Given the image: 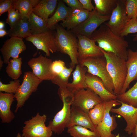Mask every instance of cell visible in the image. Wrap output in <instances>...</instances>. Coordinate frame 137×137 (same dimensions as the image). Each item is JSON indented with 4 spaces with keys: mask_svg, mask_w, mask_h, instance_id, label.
I'll return each mask as SVG.
<instances>
[{
    "mask_svg": "<svg viewBox=\"0 0 137 137\" xmlns=\"http://www.w3.org/2000/svg\"><path fill=\"white\" fill-rule=\"evenodd\" d=\"M136 20H137V18H136Z\"/></svg>",
    "mask_w": 137,
    "mask_h": 137,
    "instance_id": "cell-50",
    "label": "cell"
},
{
    "mask_svg": "<svg viewBox=\"0 0 137 137\" xmlns=\"http://www.w3.org/2000/svg\"><path fill=\"white\" fill-rule=\"evenodd\" d=\"M110 17L109 16L100 15L95 9L91 12L90 15L86 19L70 31L75 35H81L90 38L97 28L108 21Z\"/></svg>",
    "mask_w": 137,
    "mask_h": 137,
    "instance_id": "cell-9",
    "label": "cell"
},
{
    "mask_svg": "<svg viewBox=\"0 0 137 137\" xmlns=\"http://www.w3.org/2000/svg\"><path fill=\"white\" fill-rule=\"evenodd\" d=\"M57 0H41L33 8L32 12L47 22L49 17L55 11Z\"/></svg>",
    "mask_w": 137,
    "mask_h": 137,
    "instance_id": "cell-24",
    "label": "cell"
},
{
    "mask_svg": "<svg viewBox=\"0 0 137 137\" xmlns=\"http://www.w3.org/2000/svg\"><path fill=\"white\" fill-rule=\"evenodd\" d=\"M67 128V132L72 137H100L96 131H92L81 126L74 125Z\"/></svg>",
    "mask_w": 137,
    "mask_h": 137,
    "instance_id": "cell-32",
    "label": "cell"
},
{
    "mask_svg": "<svg viewBox=\"0 0 137 137\" xmlns=\"http://www.w3.org/2000/svg\"><path fill=\"white\" fill-rule=\"evenodd\" d=\"M21 18L19 11L12 8L8 11V16L6 22L12 27Z\"/></svg>",
    "mask_w": 137,
    "mask_h": 137,
    "instance_id": "cell-37",
    "label": "cell"
},
{
    "mask_svg": "<svg viewBox=\"0 0 137 137\" xmlns=\"http://www.w3.org/2000/svg\"><path fill=\"white\" fill-rule=\"evenodd\" d=\"M16 137H22L21 134L19 133H18Z\"/></svg>",
    "mask_w": 137,
    "mask_h": 137,
    "instance_id": "cell-47",
    "label": "cell"
},
{
    "mask_svg": "<svg viewBox=\"0 0 137 137\" xmlns=\"http://www.w3.org/2000/svg\"><path fill=\"white\" fill-rule=\"evenodd\" d=\"M73 97L63 96L60 98L63 102L62 109L58 111L50 121L48 126L53 132L58 135L60 134L67 126L71 116V108Z\"/></svg>",
    "mask_w": 137,
    "mask_h": 137,
    "instance_id": "cell-8",
    "label": "cell"
},
{
    "mask_svg": "<svg viewBox=\"0 0 137 137\" xmlns=\"http://www.w3.org/2000/svg\"><path fill=\"white\" fill-rule=\"evenodd\" d=\"M104 102L96 105L88 112V115L93 124L96 126L102 120L105 113Z\"/></svg>",
    "mask_w": 137,
    "mask_h": 137,
    "instance_id": "cell-33",
    "label": "cell"
},
{
    "mask_svg": "<svg viewBox=\"0 0 137 137\" xmlns=\"http://www.w3.org/2000/svg\"><path fill=\"white\" fill-rule=\"evenodd\" d=\"M4 27V24L3 22L1 21L0 22V30L3 29Z\"/></svg>",
    "mask_w": 137,
    "mask_h": 137,
    "instance_id": "cell-44",
    "label": "cell"
},
{
    "mask_svg": "<svg viewBox=\"0 0 137 137\" xmlns=\"http://www.w3.org/2000/svg\"><path fill=\"white\" fill-rule=\"evenodd\" d=\"M8 35V33L4 29L0 30V37H3L5 35Z\"/></svg>",
    "mask_w": 137,
    "mask_h": 137,
    "instance_id": "cell-42",
    "label": "cell"
},
{
    "mask_svg": "<svg viewBox=\"0 0 137 137\" xmlns=\"http://www.w3.org/2000/svg\"><path fill=\"white\" fill-rule=\"evenodd\" d=\"M8 35L10 37H17L26 38L31 35L28 18H21L8 31Z\"/></svg>",
    "mask_w": 137,
    "mask_h": 137,
    "instance_id": "cell-25",
    "label": "cell"
},
{
    "mask_svg": "<svg viewBox=\"0 0 137 137\" xmlns=\"http://www.w3.org/2000/svg\"><path fill=\"white\" fill-rule=\"evenodd\" d=\"M133 137L132 136H131V137Z\"/></svg>",
    "mask_w": 137,
    "mask_h": 137,
    "instance_id": "cell-49",
    "label": "cell"
},
{
    "mask_svg": "<svg viewBox=\"0 0 137 137\" xmlns=\"http://www.w3.org/2000/svg\"><path fill=\"white\" fill-rule=\"evenodd\" d=\"M102 102L97 94L87 87L77 91L73 93L71 105L88 113L95 106Z\"/></svg>",
    "mask_w": 137,
    "mask_h": 137,
    "instance_id": "cell-7",
    "label": "cell"
},
{
    "mask_svg": "<svg viewBox=\"0 0 137 137\" xmlns=\"http://www.w3.org/2000/svg\"><path fill=\"white\" fill-rule=\"evenodd\" d=\"M40 0H13V8L18 10L21 18H28L32 12L33 8Z\"/></svg>",
    "mask_w": 137,
    "mask_h": 137,
    "instance_id": "cell-26",
    "label": "cell"
},
{
    "mask_svg": "<svg viewBox=\"0 0 137 137\" xmlns=\"http://www.w3.org/2000/svg\"><path fill=\"white\" fill-rule=\"evenodd\" d=\"M42 81L36 77L32 72L28 71L24 73L22 83L14 95V98L17 102L15 112H17L18 109L24 106L32 93L36 91Z\"/></svg>",
    "mask_w": 137,
    "mask_h": 137,
    "instance_id": "cell-5",
    "label": "cell"
},
{
    "mask_svg": "<svg viewBox=\"0 0 137 137\" xmlns=\"http://www.w3.org/2000/svg\"><path fill=\"white\" fill-rule=\"evenodd\" d=\"M46 119V115H41L37 113L35 116L25 121L22 137H51L53 131L49 127L45 125Z\"/></svg>",
    "mask_w": 137,
    "mask_h": 137,
    "instance_id": "cell-6",
    "label": "cell"
},
{
    "mask_svg": "<svg viewBox=\"0 0 137 137\" xmlns=\"http://www.w3.org/2000/svg\"><path fill=\"white\" fill-rule=\"evenodd\" d=\"M86 83L87 87L97 94L102 102L116 100V95L111 93L106 89L102 80L99 77L87 72Z\"/></svg>",
    "mask_w": 137,
    "mask_h": 137,
    "instance_id": "cell-17",
    "label": "cell"
},
{
    "mask_svg": "<svg viewBox=\"0 0 137 137\" xmlns=\"http://www.w3.org/2000/svg\"><path fill=\"white\" fill-rule=\"evenodd\" d=\"M114 137H120V136L119 134H117V135H116Z\"/></svg>",
    "mask_w": 137,
    "mask_h": 137,
    "instance_id": "cell-48",
    "label": "cell"
},
{
    "mask_svg": "<svg viewBox=\"0 0 137 137\" xmlns=\"http://www.w3.org/2000/svg\"><path fill=\"white\" fill-rule=\"evenodd\" d=\"M14 98L13 94L0 92V118L2 123H9L14 118V115L10 110Z\"/></svg>",
    "mask_w": 137,
    "mask_h": 137,
    "instance_id": "cell-20",
    "label": "cell"
},
{
    "mask_svg": "<svg viewBox=\"0 0 137 137\" xmlns=\"http://www.w3.org/2000/svg\"><path fill=\"white\" fill-rule=\"evenodd\" d=\"M20 85V80L18 79L10 81L9 84H7L3 83L0 81V92L15 94Z\"/></svg>",
    "mask_w": 137,
    "mask_h": 137,
    "instance_id": "cell-35",
    "label": "cell"
},
{
    "mask_svg": "<svg viewBox=\"0 0 137 137\" xmlns=\"http://www.w3.org/2000/svg\"><path fill=\"white\" fill-rule=\"evenodd\" d=\"M13 0H1L0 1V16L5 12H8L13 8Z\"/></svg>",
    "mask_w": 137,
    "mask_h": 137,
    "instance_id": "cell-39",
    "label": "cell"
},
{
    "mask_svg": "<svg viewBox=\"0 0 137 137\" xmlns=\"http://www.w3.org/2000/svg\"><path fill=\"white\" fill-rule=\"evenodd\" d=\"M65 66V62L62 60H58L53 61L51 70L54 76L59 74Z\"/></svg>",
    "mask_w": 137,
    "mask_h": 137,
    "instance_id": "cell-38",
    "label": "cell"
},
{
    "mask_svg": "<svg viewBox=\"0 0 137 137\" xmlns=\"http://www.w3.org/2000/svg\"><path fill=\"white\" fill-rule=\"evenodd\" d=\"M137 32V20L130 19L121 31L120 35L124 37L131 33Z\"/></svg>",
    "mask_w": 137,
    "mask_h": 137,
    "instance_id": "cell-36",
    "label": "cell"
},
{
    "mask_svg": "<svg viewBox=\"0 0 137 137\" xmlns=\"http://www.w3.org/2000/svg\"><path fill=\"white\" fill-rule=\"evenodd\" d=\"M87 68L85 66L78 64L72 73L73 80L71 83H68L67 88L73 94L76 91L83 88H86V74Z\"/></svg>",
    "mask_w": 137,
    "mask_h": 137,
    "instance_id": "cell-21",
    "label": "cell"
},
{
    "mask_svg": "<svg viewBox=\"0 0 137 137\" xmlns=\"http://www.w3.org/2000/svg\"><path fill=\"white\" fill-rule=\"evenodd\" d=\"M63 1L69 7L72 9H83L82 5L79 0H63Z\"/></svg>",
    "mask_w": 137,
    "mask_h": 137,
    "instance_id": "cell-40",
    "label": "cell"
},
{
    "mask_svg": "<svg viewBox=\"0 0 137 137\" xmlns=\"http://www.w3.org/2000/svg\"><path fill=\"white\" fill-rule=\"evenodd\" d=\"M74 125L81 126L92 131H96V127L92 122L88 113L71 105L70 118L67 128Z\"/></svg>",
    "mask_w": 137,
    "mask_h": 137,
    "instance_id": "cell-18",
    "label": "cell"
},
{
    "mask_svg": "<svg viewBox=\"0 0 137 137\" xmlns=\"http://www.w3.org/2000/svg\"><path fill=\"white\" fill-rule=\"evenodd\" d=\"M55 37L57 51L67 54L71 60L70 67L74 68L78 64V39L76 36L57 24Z\"/></svg>",
    "mask_w": 137,
    "mask_h": 137,
    "instance_id": "cell-2",
    "label": "cell"
},
{
    "mask_svg": "<svg viewBox=\"0 0 137 137\" xmlns=\"http://www.w3.org/2000/svg\"><path fill=\"white\" fill-rule=\"evenodd\" d=\"M125 1L118 0L116 6L113 10L109 20L104 24L112 32L118 35L130 19L126 12Z\"/></svg>",
    "mask_w": 137,
    "mask_h": 137,
    "instance_id": "cell-11",
    "label": "cell"
},
{
    "mask_svg": "<svg viewBox=\"0 0 137 137\" xmlns=\"http://www.w3.org/2000/svg\"><path fill=\"white\" fill-rule=\"evenodd\" d=\"M78 63L86 67L87 73L100 78L106 89L111 93L114 94V84L107 70L106 60L104 56L88 58Z\"/></svg>",
    "mask_w": 137,
    "mask_h": 137,
    "instance_id": "cell-4",
    "label": "cell"
},
{
    "mask_svg": "<svg viewBox=\"0 0 137 137\" xmlns=\"http://www.w3.org/2000/svg\"><path fill=\"white\" fill-rule=\"evenodd\" d=\"M118 0H94L95 9L100 15L110 16Z\"/></svg>",
    "mask_w": 137,
    "mask_h": 137,
    "instance_id": "cell-29",
    "label": "cell"
},
{
    "mask_svg": "<svg viewBox=\"0 0 137 137\" xmlns=\"http://www.w3.org/2000/svg\"><path fill=\"white\" fill-rule=\"evenodd\" d=\"M125 7L127 15L130 19H136L137 17V0H126Z\"/></svg>",
    "mask_w": 137,
    "mask_h": 137,
    "instance_id": "cell-34",
    "label": "cell"
},
{
    "mask_svg": "<svg viewBox=\"0 0 137 137\" xmlns=\"http://www.w3.org/2000/svg\"><path fill=\"white\" fill-rule=\"evenodd\" d=\"M56 10L54 14L47 21L48 28L54 30L58 23L65 20L70 15L72 9L66 6L63 0H58Z\"/></svg>",
    "mask_w": 137,
    "mask_h": 137,
    "instance_id": "cell-23",
    "label": "cell"
},
{
    "mask_svg": "<svg viewBox=\"0 0 137 137\" xmlns=\"http://www.w3.org/2000/svg\"><path fill=\"white\" fill-rule=\"evenodd\" d=\"M25 39L32 43L37 50L43 51L48 57L50 56V53L57 51L55 32L53 30L49 29L39 34L31 35Z\"/></svg>",
    "mask_w": 137,
    "mask_h": 137,
    "instance_id": "cell-10",
    "label": "cell"
},
{
    "mask_svg": "<svg viewBox=\"0 0 137 137\" xmlns=\"http://www.w3.org/2000/svg\"><path fill=\"white\" fill-rule=\"evenodd\" d=\"M121 105L118 108H112L110 112L122 116L126 121L127 125L124 129L129 135L132 134L137 122V108L127 104L120 102Z\"/></svg>",
    "mask_w": 137,
    "mask_h": 137,
    "instance_id": "cell-16",
    "label": "cell"
},
{
    "mask_svg": "<svg viewBox=\"0 0 137 137\" xmlns=\"http://www.w3.org/2000/svg\"><path fill=\"white\" fill-rule=\"evenodd\" d=\"M78 39V63L89 57L104 56L101 48L96 44V42L84 36L76 35Z\"/></svg>",
    "mask_w": 137,
    "mask_h": 137,
    "instance_id": "cell-14",
    "label": "cell"
},
{
    "mask_svg": "<svg viewBox=\"0 0 137 137\" xmlns=\"http://www.w3.org/2000/svg\"><path fill=\"white\" fill-rule=\"evenodd\" d=\"M22 58L11 59L7 64L6 72L8 76L14 80L18 79L22 74Z\"/></svg>",
    "mask_w": 137,
    "mask_h": 137,
    "instance_id": "cell-31",
    "label": "cell"
},
{
    "mask_svg": "<svg viewBox=\"0 0 137 137\" xmlns=\"http://www.w3.org/2000/svg\"><path fill=\"white\" fill-rule=\"evenodd\" d=\"M134 37L133 38V40L134 41H137V34L134 35Z\"/></svg>",
    "mask_w": 137,
    "mask_h": 137,
    "instance_id": "cell-46",
    "label": "cell"
},
{
    "mask_svg": "<svg viewBox=\"0 0 137 137\" xmlns=\"http://www.w3.org/2000/svg\"><path fill=\"white\" fill-rule=\"evenodd\" d=\"M116 100L119 102H123L137 108V81L128 91L116 95Z\"/></svg>",
    "mask_w": 137,
    "mask_h": 137,
    "instance_id": "cell-30",
    "label": "cell"
},
{
    "mask_svg": "<svg viewBox=\"0 0 137 137\" xmlns=\"http://www.w3.org/2000/svg\"><path fill=\"white\" fill-rule=\"evenodd\" d=\"M107 62V67L113 82L114 94L121 93L127 74L126 60L114 54L101 48Z\"/></svg>",
    "mask_w": 137,
    "mask_h": 137,
    "instance_id": "cell-3",
    "label": "cell"
},
{
    "mask_svg": "<svg viewBox=\"0 0 137 137\" xmlns=\"http://www.w3.org/2000/svg\"><path fill=\"white\" fill-rule=\"evenodd\" d=\"M73 70L72 68H67L65 66L59 74L54 76L51 80L53 83L59 87L58 93H65L68 91L67 85L69 83V78Z\"/></svg>",
    "mask_w": 137,
    "mask_h": 137,
    "instance_id": "cell-27",
    "label": "cell"
},
{
    "mask_svg": "<svg viewBox=\"0 0 137 137\" xmlns=\"http://www.w3.org/2000/svg\"><path fill=\"white\" fill-rule=\"evenodd\" d=\"M126 64L127 74L125 81L120 94L126 91L132 81L137 80V50L135 51L130 49L128 50Z\"/></svg>",
    "mask_w": 137,
    "mask_h": 137,
    "instance_id": "cell-19",
    "label": "cell"
},
{
    "mask_svg": "<svg viewBox=\"0 0 137 137\" xmlns=\"http://www.w3.org/2000/svg\"><path fill=\"white\" fill-rule=\"evenodd\" d=\"M90 38L97 42L98 46L104 51L127 60L128 42L124 37L114 33L105 24L100 26Z\"/></svg>",
    "mask_w": 137,
    "mask_h": 137,
    "instance_id": "cell-1",
    "label": "cell"
},
{
    "mask_svg": "<svg viewBox=\"0 0 137 137\" xmlns=\"http://www.w3.org/2000/svg\"><path fill=\"white\" fill-rule=\"evenodd\" d=\"M83 8L87 11L91 12L95 9V7L92 3L91 0H79Z\"/></svg>",
    "mask_w": 137,
    "mask_h": 137,
    "instance_id": "cell-41",
    "label": "cell"
},
{
    "mask_svg": "<svg viewBox=\"0 0 137 137\" xmlns=\"http://www.w3.org/2000/svg\"><path fill=\"white\" fill-rule=\"evenodd\" d=\"M4 62L3 61L1 57L0 58V70L2 68V67H3V63Z\"/></svg>",
    "mask_w": 137,
    "mask_h": 137,
    "instance_id": "cell-45",
    "label": "cell"
},
{
    "mask_svg": "<svg viewBox=\"0 0 137 137\" xmlns=\"http://www.w3.org/2000/svg\"><path fill=\"white\" fill-rule=\"evenodd\" d=\"M51 59L40 54L38 57L32 58L27 62L34 75L42 80H51L54 76L51 70L53 62Z\"/></svg>",
    "mask_w": 137,
    "mask_h": 137,
    "instance_id": "cell-13",
    "label": "cell"
},
{
    "mask_svg": "<svg viewBox=\"0 0 137 137\" xmlns=\"http://www.w3.org/2000/svg\"><path fill=\"white\" fill-rule=\"evenodd\" d=\"M26 49L23 38L13 37L6 40L0 49L4 63L7 64L11 58H19V54Z\"/></svg>",
    "mask_w": 137,
    "mask_h": 137,
    "instance_id": "cell-15",
    "label": "cell"
},
{
    "mask_svg": "<svg viewBox=\"0 0 137 137\" xmlns=\"http://www.w3.org/2000/svg\"><path fill=\"white\" fill-rule=\"evenodd\" d=\"M31 35L45 32L49 29L46 21L32 12L28 18Z\"/></svg>",
    "mask_w": 137,
    "mask_h": 137,
    "instance_id": "cell-28",
    "label": "cell"
},
{
    "mask_svg": "<svg viewBox=\"0 0 137 137\" xmlns=\"http://www.w3.org/2000/svg\"><path fill=\"white\" fill-rule=\"evenodd\" d=\"M105 110L103 118L101 122L96 127V131L100 137H114V135L112 132L116 127L115 117L110 116V112L111 109L121 104L117 100H112L104 102Z\"/></svg>",
    "mask_w": 137,
    "mask_h": 137,
    "instance_id": "cell-12",
    "label": "cell"
},
{
    "mask_svg": "<svg viewBox=\"0 0 137 137\" xmlns=\"http://www.w3.org/2000/svg\"><path fill=\"white\" fill-rule=\"evenodd\" d=\"M90 13L91 12L83 9H73L69 15L61 23L60 25L70 30L86 19Z\"/></svg>",
    "mask_w": 137,
    "mask_h": 137,
    "instance_id": "cell-22",
    "label": "cell"
},
{
    "mask_svg": "<svg viewBox=\"0 0 137 137\" xmlns=\"http://www.w3.org/2000/svg\"><path fill=\"white\" fill-rule=\"evenodd\" d=\"M132 134L133 137H137V122Z\"/></svg>",
    "mask_w": 137,
    "mask_h": 137,
    "instance_id": "cell-43",
    "label": "cell"
}]
</instances>
